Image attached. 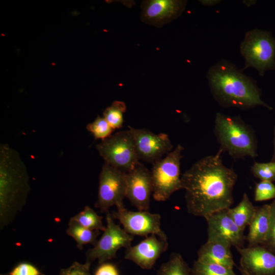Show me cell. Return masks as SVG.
<instances>
[{
  "instance_id": "cell-13",
  "label": "cell",
  "mask_w": 275,
  "mask_h": 275,
  "mask_svg": "<svg viewBox=\"0 0 275 275\" xmlns=\"http://www.w3.org/2000/svg\"><path fill=\"white\" fill-rule=\"evenodd\" d=\"M229 209V208H228ZM215 212L205 218L208 241L224 242L236 249L243 247L246 237L229 214L228 209Z\"/></svg>"
},
{
  "instance_id": "cell-14",
  "label": "cell",
  "mask_w": 275,
  "mask_h": 275,
  "mask_svg": "<svg viewBox=\"0 0 275 275\" xmlns=\"http://www.w3.org/2000/svg\"><path fill=\"white\" fill-rule=\"evenodd\" d=\"M187 1L184 0L143 1L141 19L147 24L160 28L178 18L184 11Z\"/></svg>"
},
{
  "instance_id": "cell-23",
  "label": "cell",
  "mask_w": 275,
  "mask_h": 275,
  "mask_svg": "<svg viewBox=\"0 0 275 275\" xmlns=\"http://www.w3.org/2000/svg\"><path fill=\"white\" fill-rule=\"evenodd\" d=\"M126 110V106L124 102L115 101L104 111L103 117L114 130L119 129L123 126Z\"/></svg>"
},
{
  "instance_id": "cell-8",
  "label": "cell",
  "mask_w": 275,
  "mask_h": 275,
  "mask_svg": "<svg viewBox=\"0 0 275 275\" xmlns=\"http://www.w3.org/2000/svg\"><path fill=\"white\" fill-rule=\"evenodd\" d=\"M106 226L101 238L86 253L85 263L90 265L95 260L101 264L115 258L118 250L130 246L134 239L133 236L116 224L109 211L106 212Z\"/></svg>"
},
{
  "instance_id": "cell-4",
  "label": "cell",
  "mask_w": 275,
  "mask_h": 275,
  "mask_svg": "<svg viewBox=\"0 0 275 275\" xmlns=\"http://www.w3.org/2000/svg\"><path fill=\"white\" fill-rule=\"evenodd\" d=\"M213 133L219 150L234 159L258 156V140L254 129L240 116L217 113Z\"/></svg>"
},
{
  "instance_id": "cell-20",
  "label": "cell",
  "mask_w": 275,
  "mask_h": 275,
  "mask_svg": "<svg viewBox=\"0 0 275 275\" xmlns=\"http://www.w3.org/2000/svg\"><path fill=\"white\" fill-rule=\"evenodd\" d=\"M66 233L76 242V246L81 250L84 246L91 244L93 246L97 242V238L100 234L99 231L87 229L71 217L68 223Z\"/></svg>"
},
{
  "instance_id": "cell-7",
  "label": "cell",
  "mask_w": 275,
  "mask_h": 275,
  "mask_svg": "<svg viewBox=\"0 0 275 275\" xmlns=\"http://www.w3.org/2000/svg\"><path fill=\"white\" fill-rule=\"evenodd\" d=\"M96 148L104 163L124 172L130 171L140 162L129 129L112 134L97 144Z\"/></svg>"
},
{
  "instance_id": "cell-35",
  "label": "cell",
  "mask_w": 275,
  "mask_h": 275,
  "mask_svg": "<svg viewBox=\"0 0 275 275\" xmlns=\"http://www.w3.org/2000/svg\"><path fill=\"white\" fill-rule=\"evenodd\" d=\"M239 269L241 272V275H249L246 272H245L244 271L242 270L241 268H239Z\"/></svg>"
},
{
  "instance_id": "cell-2",
  "label": "cell",
  "mask_w": 275,
  "mask_h": 275,
  "mask_svg": "<svg viewBox=\"0 0 275 275\" xmlns=\"http://www.w3.org/2000/svg\"><path fill=\"white\" fill-rule=\"evenodd\" d=\"M206 76L211 93L221 106L248 109L262 106L272 109L262 100L255 81L230 61H219L209 69Z\"/></svg>"
},
{
  "instance_id": "cell-24",
  "label": "cell",
  "mask_w": 275,
  "mask_h": 275,
  "mask_svg": "<svg viewBox=\"0 0 275 275\" xmlns=\"http://www.w3.org/2000/svg\"><path fill=\"white\" fill-rule=\"evenodd\" d=\"M193 275H236L232 269L224 266L196 260L191 268Z\"/></svg>"
},
{
  "instance_id": "cell-15",
  "label": "cell",
  "mask_w": 275,
  "mask_h": 275,
  "mask_svg": "<svg viewBox=\"0 0 275 275\" xmlns=\"http://www.w3.org/2000/svg\"><path fill=\"white\" fill-rule=\"evenodd\" d=\"M168 247L167 240L151 235L137 244L126 249L124 258L131 261L142 269H150Z\"/></svg>"
},
{
  "instance_id": "cell-32",
  "label": "cell",
  "mask_w": 275,
  "mask_h": 275,
  "mask_svg": "<svg viewBox=\"0 0 275 275\" xmlns=\"http://www.w3.org/2000/svg\"><path fill=\"white\" fill-rule=\"evenodd\" d=\"M203 5L206 6H213L218 3H219L221 1L219 0H203L199 1Z\"/></svg>"
},
{
  "instance_id": "cell-19",
  "label": "cell",
  "mask_w": 275,
  "mask_h": 275,
  "mask_svg": "<svg viewBox=\"0 0 275 275\" xmlns=\"http://www.w3.org/2000/svg\"><path fill=\"white\" fill-rule=\"evenodd\" d=\"M257 210L246 193H244L241 201L234 208L228 209L230 217L242 230L249 226Z\"/></svg>"
},
{
  "instance_id": "cell-34",
  "label": "cell",
  "mask_w": 275,
  "mask_h": 275,
  "mask_svg": "<svg viewBox=\"0 0 275 275\" xmlns=\"http://www.w3.org/2000/svg\"><path fill=\"white\" fill-rule=\"evenodd\" d=\"M257 2L256 1L254 0H249V1H243V3L246 5V6L250 7Z\"/></svg>"
},
{
  "instance_id": "cell-1",
  "label": "cell",
  "mask_w": 275,
  "mask_h": 275,
  "mask_svg": "<svg viewBox=\"0 0 275 275\" xmlns=\"http://www.w3.org/2000/svg\"><path fill=\"white\" fill-rule=\"evenodd\" d=\"M222 153L219 149L215 154L201 158L181 175L188 213L205 218L233 204L238 176L224 164Z\"/></svg>"
},
{
  "instance_id": "cell-37",
  "label": "cell",
  "mask_w": 275,
  "mask_h": 275,
  "mask_svg": "<svg viewBox=\"0 0 275 275\" xmlns=\"http://www.w3.org/2000/svg\"><path fill=\"white\" fill-rule=\"evenodd\" d=\"M1 275H3V274H1Z\"/></svg>"
},
{
  "instance_id": "cell-21",
  "label": "cell",
  "mask_w": 275,
  "mask_h": 275,
  "mask_svg": "<svg viewBox=\"0 0 275 275\" xmlns=\"http://www.w3.org/2000/svg\"><path fill=\"white\" fill-rule=\"evenodd\" d=\"M157 275H193L191 268L178 253H172L168 260L162 264Z\"/></svg>"
},
{
  "instance_id": "cell-18",
  "label": "cell",
  "mask_w": 275,
  "mask_h": 275,
  "mask_svg": "<svg viewBox=\"0 0 275 275\" xmlns=\"http://www.w3.org/2000/svg\"><path fill=\"white\" fill-rule=\"evenodd\" d=\"M270 221V204L257 207L255 214L249 225V231L246 237L249 246L262 244L269 230Z\"/></svg>"
},
{
  "instance_id": "cell-6",
  "label": "cell",
  "mask_w": 275,
  "mask_h": 275,
  "mask_svg": "<svg viewBox=\"0 0 275 275\" xmlns=\"http://www.w3.org/2000/svg\"><path fill=\"white\" fill-rule=\"evenodd\" d=\"M183 150V147L178 144L164 157L152 164V196L155 201H166L182 189L180 166Z\"/></svg>"
},
{
  "instance_id": "cell-12",
  "label": "cell",
  "mask_w": 275,
  "mask_h": 275,
  "mask_svg": "<svg viewBox=\"0 0 275 275\" xmlns=\"http://www.w3.org/2000/svg\"><path fill=\"white\" fill-rule=\"evenodd\" d=\"M152 193L151 171L139 162L126 173L125 197L138 210L148 211Z\"/></svg>"
},
{
  "instance_id": "cell-31",
  "label": "cell",
  "mask_w": 275,
  "mask_h": 275,
  "mask_svg": "<svg viewBox=\"0 0 275 275\" xmlns=\"http://www.w3.org/2000/svg\"><path fill=\"white\" fill-rule=\"evenodd\" d=\"M94 275H119V272L114 264L104 262L100 264Z\"/></svg>"
},
{
  "instance_id": "cell-10",
  "label": "cell",
  "mask_w": 275,
  "mask_h": 275,
  "mask_svg": "<svg viewBox=\"0 0 275 275\" xmlns=\"http://www.w3.org/2000/svg\"><path fill=\"white\" fill-rule=\"evenodd\" d=\"M117 211L112 213L114 218L117 219L123 228L128 234L134 236H145L155 235L167 240L166 233L161 228V215L148 211H132L127 210L124 204L118 205Z\"/></svg>"
},
{
  "instance_id": "cell-3",
  "label": "cell",
  "mask_w": 275,
  "mask_h": 275,
  "mask_svg": "<svg viewBox=\"0 0 275 275\" xmlns=\"http://www.w3.org/2000/svg\"><path fill=\"white\" fill-rule=\"evenodd\" d=\"M26 167L10 145L0 146V228L9 225L26 203L30 190Z\"/></svg>"
},
{
  "instance_id": "cell-30",
  "label": "cell",
  "mask_w": 275,
  "mask_h": 275,
  "mask_svg": "<svg viewBox=\"0 0 275 275\" xmlns=\"http://www.w3.org/2000/svg\"><path fill=\"white\" fill-rule=\"evenodd\" d=\"M8 275H44L38 268L28 262H21L15 266Z\"/></svg>"
},
{
  "instance_id": "cell-17",
  "label": "cell",
  "mask_w": 275,
  "mask_h": 275,
  "mask_svg": "<svg viewBox=\"0 0 275 275\" xmlns=\"http://www.w3.org/2000/svg\"><path fill=\"white\" fill-rule=\"evenodd\" d=\"M231 247L223 242L207 240L198 252L197 260L204 263L219 264L233 269L235 263Z\"/></svg>"
},
{
  "instance_id": "cell-36",
  "label": "cell",
  "mask_w": 275,
  "mask_h": 275,
  "mask_svg": "<svg viewBox=\"0 0 275 275\" xmlns=\"http://www.w3.org/2000/svg\"><path fill=\"white\" fill-rule=\"evenodd\" d=\"M274 201H275V199H274Z\"/></svg>"
},
{
  "instance_id": "cell-33",
  "label": "cell",
  "mask_w": 275,
  "mask_h": 275,
  "mask_svg": "<svg viewBox=\"0 0 275 275\" xmlns=\"http://www.w3.org/2000/svg\"><path fill=\"white\" fill-rule=\"evenodd\" d=\"M273 152L271 160L272 162H275V125L273 127Z\"/></svg>"
},
{
  "instance_id": "cell-29",
  "label": "cell",
  "mask_w": 275,
  "mask_h": 275,
  "mask_svg": "<svg viewBox=\"0 0 275 275\" xmlns=\"http://www.w3.org/2000/svg\"><path fill=\"white\" fill-rule=\"evenodd\" d=\"M90 266L86 263L82 264L74 262L69 267L61 269L59 275H92Z\"/></svg>"
},
{
  "instance_id": "cell-11",
  "label": "cell",
  "mask_w": 275,
  "mask_h": 275,
  "mask_svg": "<svg viewBox=\"0 0 275 275\" xmlns=\"http://www.w3.org/2000/svg\"><path fill=\"white\" fill-rule=\"evenodd\" d=\"M128 128L134 140L139 161L153 164L173 149V144L166 133L156 134L146 128Z\"/></svg>"
},
{
  "instance_id": "cell-16",
  "label": "cell",
  "mask_w": 275,
  "mask_h": 275,
  "mask_svg": "<svg viewBox=\"0 0 275 275\" xmlns=\"http://www.w3.org/2000/svg\"><path fill=\"white\" fill-rule=\"evenodd\" d=\"M242 270L249 275H275V254L261 245L237 249Z\"/></svg>"
},
{
  "instance_id": "cell-27",
  "label": "cell",
  "mask_w": 275,
  "mask_h": 275,
  "mask_svg": "<svg viewBox=\"0 0 275 275\" xmlns=\"http://www.w3.org/2000/svg\"><path fill=\"white\" fill-rule=\"evenodd\" d=\"M275 199V185L272 182L260 181L256 183L254 200L260 202Z\"/></svg>"
},
{
  "instance_id": "cell-28",
  "label": "cell",
  "mask_w": 275,
  "mask_h": 275,
  "mask_svg": "<svg viewBox=\"0 0 275 275\" xmlns=\"http://www.w3.org/2000/svg\"><path fill=\"white\" fill-rule=\"evenodd\" d=\"M270 221L269 230L264 241L261 245L263 246L275 254V201L270 204Z\"/></svg>"
},
{
  "instance_id": "cell-25",
  "label": "cell",
  "mask_w": 275,
  "mask_h": 275,
  "mask_svg": "<svg viewBox=\"0 0 275 275\" xmlns=\"http://www.w3.org/2000/svg\"><path fill=\"white\" fill-rule=\"evenodd\" d=\"M86 129L93 135L95 139L101 141L110 136L114 130L105 118L100 116L87 124Z\"/></svg>"
},
{
  "instance_id": "cell-22",
  "label": "cell",
  "mask_w": 275,
  "mask_h": 275,
  "mask_svg": "<svg viewBox=\"0 0 275 275\" xmlns=\"http://www.w3.org/2000/svg\"><path fill=\"white\" fill-rule=\"evenodd\" d=\"M72 218L83 227L92 230L104 231L105 227L102 222V216H99L94 209L89 206Z\"/></svg>"
},
{
  "instance_id": "cell-26",
  "label": "cell",
  "mask_w": 275,
  "mask_h": 275,
  "mask_svg": "<svg viewBox=\"0 0 275 275\" xmlns=\"http://www.w3.org/2000/svg\"><path fill=\"white\" fill-rule=\"evenodd\" d=\"M252 175L261 181H275V162L261 163L254 162L251 168Z\"/></svg>"
},
{
  "instance_id": "cell-9",
  "label": "cell",
  "mask_w": 275,
  "mask_h": 275,
  "mask_svg": "<svg viewBox=\"0 0 275 275\" xmlns=\"http://www.w3.org/2000/svg\"><path fill=\"white\" fill-rule=\"evenodd\" d=\"M126 173L104 163L99 177L97 201L95 206L101 212L123 204L126 194Z\"/></svg>"
},
{
  "instance_id": "cell-5",
  "label": "cell",
  "mask_w": 275,
  "mask_h": 275,
  "mask_svg": "<svg viewBox=\"0 0 275 275\" xmlns=\"http://www.w3.org/2000/svg\"><path fill=\"white\" fill-rule=\"evenodd\" d=\"M244 59V69L253 68L260 76L275 70V38L268 31L254 29L248 31L240 45Z\"/></svg>"
}]
</instances>
